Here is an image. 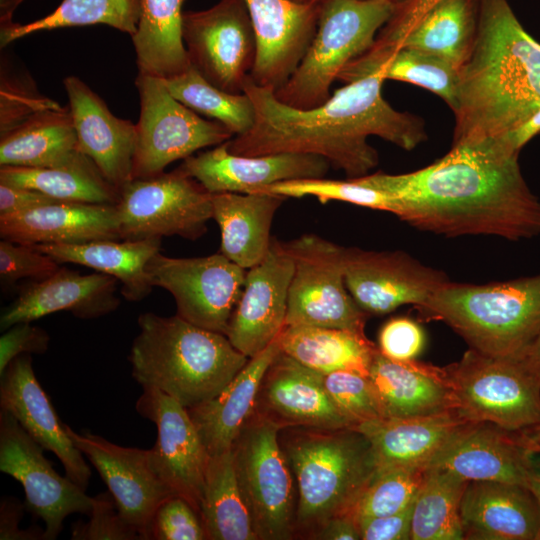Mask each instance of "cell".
I'll list each match as a JSON object with an SVG mask.
<instances>
[{
  "label": "cell",
  "mask_w": 540,
  "mask_h": 540,
  "mask_svg": "<svg viewBox=\"0 0 540 540\" xmlns=\"http://www.w3.org/2000/svg\"><path fill=\"white\" fill-rule=\"evenodd\" d=\"M518 156L497 139L465 141L419 170L354 179L391 194L395 215L420 230L529 239L540 235V200L528 187Z\"/></svg>",
  "instance_id": "6da1fadb"
},
{
  "label": "cell",
  "mask_w": 540,
  "mask_h": 540,
  "mask_svg": "<svg viewBox=\"0 0 540 540\" xmlns=\"http://www.w3.org/2000/svg\"><path fill=\"white\" fill-rule=\"evenodd\" d=\"M384 68L345 83L321 105L297 109L279 101L274 90L248 76L243 92L255 106V123L227 141L235 155L306 153L327 159L348 179L368 175L378 165L370 136L410 151L427 139L420 117L394 109L382 96Z\"/></svg>",
  "instance_id": "7a4b0ae2"
},
{
  "label": "cell",
  "mask_w": 540,
  "mask_h": 540,
  "mask_svg": "<svg viewBox=\"0 0 540 540\" xmlns=\"http://www.w3.org/2000/svg\"><path fill=\"white\" fill-rule=\"evenodd\" d=\"M540 111V43L506 0H482L474 44L459 69L453 143L501 140Z\"/></svg>",
  "instance_id": "3957f363"
},
{
  "label": "cell",
  "mask_w": 540,
  "mask_h": 540,
  "mask_svg": "<svg viewBox=\"0 0 540 540\" xmlns=\"http://www.w3.org/2000/svg\"><path fill=\"white\" fill-rule=\"evenodd\" d=\"M128 360L133 378L159 389L189 409L216 396L247 364L224 334L196 326L179 315L146 312Z\"/></svg>",
  "instance_id": "277c9868"
},
{
  "label": "cell",
  "mask_w": 540,
  "mask_h": 540,
  "mask_svg": "<svg viewBox=\"0 0 540 540\" xmlns=\"http://www.w3.org/2000/svg\"><path fill=\"white\" fill-rule=\"evenodd\" d=\"M482 354L522 359L540 335V273L488 284L448 280L416 307Z\"/></svg>",
  "instance_id": "5b68a950"
},
{
  "label": "cell",
  "mask_w": 540,
  "mask_h": 540,
  "mask_svg": "<svg viewBox=\"0 0 540 540\" xmlns=\"http://www.w3.org/2000/svg\"><path fill=\"white\" fill-rule=\"evenodd\" d=\"M286 456L298 486L295 524L304 527L350 513L377 470L369 440L354 428L297 434Z\"/></svg>",
  "instance_id": "8992f818"
},
{
  "label": "cell",
  "mask_w": 540,
  "mask_h": 540,
  "mask_svg": "<svg viewBox=\"0 0 540 540\" xmlns=\"http://www.w3.org/2000/svg\"><path fill=\"white\" fill-rule=\"evenodd\" d=\"M395 10L393 0H321L315 35L297 69L274 91L276 98L297 109L324 103L332 83L372 47Z\"/></svg>",
  "instance_id": "52a82bcc"
},
{
  "label": "cell",
  "mask_w": 540,
  "mask_h": 540,
  "mask_svg": "<svg viewBox=\"0 0 540 540\" xmlns=\"http://www.w3.org/2000/svg\"><path fill=\"white\" fill-rule=\"evenodd\" d=\"M445 368L455 410L466 420L511 431L540 424V378L521 359L492 357L470 348Z\"/></svg>",
  "instance_id": "ba28073f"
},
{
  "label": "cell",
  "mask_w": 540,
  "mask_h": 540,
  "mask_svg": "<svg viewBox=\"0 0 540 540\" xmlns=\"http://www.w3.org/2000/svg\"><path fill=\"white\" fill-rule=\"evenodd\" d=\"M282 424L259 415L233 444L235 473L258 539L287 540L296 520L290 464L278 442Z\"/></svg>",
  "instance_id": "9c48e42d"
},
{
  "label": "cell",
  "mask_w": 540,
  "mask_h": 540,
  "mask_svg": "<svg viewBox=\"0 0 540 540\" xmlns=\"http://www.w3.org/2000/svg\"><path fill=\"white\" fill-rule=\"evenodd\" d=\"M135 85L140 115L136 123L133 179L158 175L170 163L233 137L221 123L200 117L178 101L164 79L138 73Z\"/></svg>",
  "instance_id": "30bf717a"
},
{
  "label": "cell",
  "mask_w": 540,
  "mask_h": 540,
  "mask_svg": "<svg viewBox=\"0 0 540 540\" xmlns=\"http://www.w3.org/2000/svg\"><path fill=\"white\" fill-rule=\"evenodd\" d=\"M285 246L294 260L285 326H317L365 333L368 314L349 293L344 247L305 234Z\"/></svg>",
  "instance_id": "8fae6325"
},
{
  "label": "cell",
  "mask_w": 540,
  "mask_h": 540,
  "mask_svg": "<svg viewBox=\"0 0 540 540\" xmlns=\"http://www.w3.org/2000/svg\"><path fill=\"white\" fill-rule=\"evenodd\" d=\"M122 240L177 235L197 240L213 218L212 193L181 168L133 179L116 204Z\"/></svg>",
  "instance_id": "7c38bea8"
},
{
  "label": "cell",
  "mask_w": 540,
  "mask_h": 540,
  "mask_svg": "<svg viewBox=\"0 0 540 540\" xmlns=\"http://www.w3.org/2000/svg\"><path fill=\"white\" fill-rule=\"evenodd\" d=\"M181 32L192 67L221 90L243 93L257 53L244 0H220L205 10L184 11Z\"/></svg>",
  "instance_id": "4fadbf2b"
},
{
  "label": "cell",
  "mask_w": 540,
  "mask_h": 540,
  "mask_svg": "<svg viewBox=\"0 0 540 540\" xmlns=\"http://www.w3.org/2000/svg\"><path fill=\"white\" fill-rule=\"evenodd\" d=\"M151 284L173 296L177 315L226 335L241 296L247 270L221 252L204 257L175 258L158 252L147 265Z\"/></svg>",
  "instance_id": "5bb4252c"
},
{
  "label": "cell",
  "mask_w": 540,
  "mask_h": 540,
  "mask_svg": "<svg viewBox=\"0 0 540 540\" xmlns=\"http://www.w3.org/2000/svg\"><path fill=\"white\" fill-rule=\"evenodd\" d=\"M43 450L11 413L0 408V470L22 484L26 508L45 523L44 539L54 540L67 516L90 514L94 497L59 475Z\"/></svg>",
  "instance_id": "9a60e30c"
},
{
  "label": "cell",
  "mask_w": 540,
  "mask_h": 540,
  "mask_svg": "<svg viewBox=\"0 0 540 540\" xmlns=\"http://www.w3.org/2000/svg\"><path fill=\"white\" fill-rule=\"evenodd\" d=\"M75 446L98 471L121 517L141 540H151L158 507L177 496L154 471L150 449L123 447L89 432L77 433L65 424Z\"/></svg>",
  "instance_id": "2e32d148"
},
{
  "label": "cell",
  "mask_w": 540,
  "mask_h": 540,
  "mask_svg": "<svg viewBox=\"0 0 540 540\" xmlns=\"http://www.w3.org/2000/svg\"><path fill=\"white\" fill-rule=\"evenodd\" d=\"M136 410L157 427L150 449L154 471L200 514L210 454L187 408L159 389L145 387Z\"/></svg>",
  "instance_id": "e0dca14e"
},
{
  "label": "cell",
  "mask_w": 540,
  "mask_h": 540,
  "mask_svg": "<svg viewBox=\"0 0 540 540\" xmlns=\"http://www.w3.org/2000/svg\"><path fill=\"white\" fill-rule=\"evenodd\" d=\"M346 287L367 314L383 315L396 308L423 304L449 279L402 251H368L344 247Z\"/></svg>",
  "instance_id": "ac0fdd59"
},
{
  "label": "cell",
  "mask_w": 540,
  "mask_h": 540,
  "mask_svg": "<svg viewBox=\"0 0 540 540\" xmlns=\"http://www.w3.org/2000/svg\"><path fill=\"white\" fill-rule=\"evenodd\" d=\"M540 453L523 431L490 422H468L441 449L427 469L450 471L468 481H496L527 487Z\"/></svg>",
  "instance_id": "d6986e66"
},
{
  "label": "cell",
  "mask_w": 540,
  "mask_h": 540,
  "mask_svg": "<svg viewBox=\"0 0 540 540\" xmlns=\"http://www.w3.org/2000/svg\"><path fill=\"white\" fill-rule=\"evenodd\" d=\"M293 273L294 260L285 243L276 238L266 257L247 269L226 336L249 359L268 347L285 327Z\"/></svg>",
  "instance_id": "ffe728a7"
},
{
  "label": "cell",
  "mask_w": 540,
  "mask_h": 540,
  "mask_svg": "<svg viewBox=\"0 0 540 540\" xmlns=\"http://www.w3.org/2000/svg\"><path fill=\"white\" fill-rule=\"evenodd\" d=\"M256 35L257 53L250 79L274 91L297 69L317 29L319 3L244 0Z\"/></svg>",
  "instance_id": "44dd1931"
},
{
  "label": "cell",
  "mask_w": 540,
  "mask_h": 540,
  "mask_svg": "<svg viewBox=\"0 0 540 540\" xmlns=\"http://www.w3.org/2000/svg\"><path fill=\"white\" fill-rule=\"evenodd\" d=\"M330 166L327 159L306 153L235 155L226 141L184 159L179 168L210 193H256L278 182L324 178Z\"/></svg>",
  "instance_id": "7402d4cb"
},
{
  "label": "cell",
  "mask_w": 540,
  "mask_h": 540,
  "mask_svg": "<svg viewBox=\"0 0 540 540\" xmlns=\"http://www.w3.org/2000/svg\"><path fill=\"white\" fill-rule=\"evenodd\" d=\"M77 138V149L89 157L119 193L133 180L136 124L115 116L77 76L63 81Z\"/></svg>",
  "instance_id": "603a6c76"
},
{
  "label": "cell",
  "mask_w": 540,
  "mask_h": 540,
  "mask_svg": "<svg viewBox=\"0 0 540 540\" xmlns=\"http://www.w3.org/2000/svg\"><path fill=\"white\" fill-rule=\"evenodd\" d=\"M0 407L11 413L44 450L53 452L66 476L86 490L91 470L38 382L31 354L16 357L0 376Z\"/></svg>",
  "instance_id": "cb8c5ba5"
},
{
  "label": "cell",
  "mask_w": 540,
  "mask_h": 540,
  "mask_svg": "<svg viewBox=\"0 0 540 540\" xmlns=\"http://www.w3.org/2000/svg\"><path fill=\"white\" fill-rule=\"evenodd\" d=\"M119 283L104 273L82 275L60 267L51 276L34 281L21 291L3 310L1 329L60 311L70 312L79 319L100 318L119 307L120 299L116 295Z\"/></svg>",
  "instance_id": "d4e9b609"
},
{
  "label": "cell",
  "mask_w": 540,
  "mask_h": 540,
  "mask_svg": "<svg viewBox=\"0 0 540 540\" xmlns=\"http://www.w3.org/2000/svg\"><path fill=\"white\" fill-rule=\"evenodd\" d=\"M0 236L26 245L122 240L116 204L67 201L0 216Z\"/></svg>",
  "instance_id": "484cf974"
},
{
  "label": "cell",
  "mask_w": 540,
  "mask_h": 540,
  "mask_svg": "<svg viewBox=\"0 0 540 540\" xmlns=\"http://www.w3.org/2000/svg\"><path fill=\"white\" fill-rule=\"evenodd\" d=\"M369 380L384 418L423 417L455 410L445 367L390 359L377 350Z\"/></svg>",
  "instance_id": "4316f807"
},
{
  "label": "cell",
  "mask_w": 540,
  "mask_h": 540,
  "mask_svg": "<svg viewBox=\"0 0 540 540\" xmlns=\"http://www.w3.org/2000/svg\"><path fill=\"white\" fill-rule=\"evenodd\" d=\"M460 515L464 539L540 540V507L522 485L470 481Z\"/></svg>",
  "instance_id": "83f0119b"
},
{
  "label": "cell",
  "mask_w": 540,
  "mask_h": 540,
  "mask_svg": "<svg viewBox=\"0 0 540 540\" xmlns=\"http://www.w3.org/2000/svg\"><path fill=\"white\" fill-rule=\"evenodd\" d=\"M260 391L269 410L278 416L280 423L316 430L353 428L328 395L323 374L282 351L267 369Z\"/></svg>",
  "instance_id": "f1b7e54d"
},
{
  "label": "cell",
  "mask_w": 540,
  "mask_h": 540,
  "mask_svg": "<svg viewBox=\"0 0 540 540\" xmlns=\"http://www.w3.org/2000/svg\"><path fill=\"white\" fill-rule=\"evenodd\" d=\"M468 421L456 411L410 418H380L357 425L370 442L377 470L424 468ZM376 470V471H377Z\"/></svg>",
  "instance_id": "f546056e"
},
{
  "label": "cell",
  "mask_w": 540,
  "mask_h": 540,
  "mask_svg": "<svg viewBox=\"0 0 540 540\" xmlns=\"http://www.w3.org/2000/svg\"><path fill=\"white\" fill-rule=\"evenodd\" d=\"M280 352L277 337L216 396L187 409L210 456L232 449L253 415L264 375Z\"/></svg>",
  "instance_id": "4dcf8cb0"
},
{
  "label": "cell",
  "mask_w": 540,
  "mask_h": 540,
  "mask_svg": "<svg viewBox=\"0 0 540 540\" xmlns=\"http://www.w3.org/2000/svg\"><path fill=\"white\" fill-rule=\"evenodd\" d=\"M286 199L267 192L212 193L213 219L221 233L220 252L246 270L260 263L271 245L274 215Z\"/></svg>",
  "instance_id": "1f68e13d"
},
{
  "label": "cell",
  "mask_w": 540,
  "mask_h": 540,
  "mask_svg": "<svg viewBox=\"0 0 540 540\" xmlns=\"http://www.w3.org/2000/svg\"><path fill=\"white\" fill-rule=\"evenodd\" d=\"M57 263L86 266L116 278L121 294L131 302L147 297L153 288L147 272L151 258L160 252L161 239L96 240L78 244L33 245Z\"/></svg>",
  "instance_id": "d6a6232c"
},
{
  "label": "cell",
  "mask_w": 540,
  "mask_h": 540,
  "mask_svg": "<svg viewBox=\"0 0 540 540\" xmlns=\"http://www.w3.org/2000/svg\"><path fill=\"white\" fill-rule=\"evenodd\" d=\"M83 156L69 107L41 111L0 136L1 166L55 168Z\"/></svg>",
  "instance_id": "836d02e7"
},
{
  "label": "cell",
  "mask_w": 540,
  "mask_h": 540,
  "mask_svg": "<svg viewBox=\"0 0 540 540\" xmlns=\"http://www.w3.org/2000/svg\"><path fill=\"white\" fill-rule=\"evenodd\" d=\"M281 351L321 374L353 371L368 376L377 346L365 333L317 326H285Z\"/></svg>",
  "instance_id": "e575fe53"
},
{
  "label": "cell",
  "mask_w": 540,
  "mask_h": 540,
  "mask_svg": "<svg viewBox=\"0 0 540 540\" xmlns=\"http://www.w3.org/2000/svg\"><path fill=\"white\" fill-rule=\"evenodd\" d=\"M186 0H141V16L131 37L139 73L169 79L191 65L182 39Z\"/></svg>",
  "instance_id": "d590c367"
},
{
  "label": "cell",
  "mask_w": 540,
  "mask_h": 540,
  "mask_svg": "<svg viewBox=\"0 0 540 540\" xmlns=\"http://www.w3.org/2000/svg\"><path fill=\"white\" fill-rule=\"evenodd\" d=\"M477 23L473 0H442L408 30L394 50L417 49L460 69L474 44Z\"/></svg>",
  "instance_id": "8d00e7d4"
},
{
  "label": "cell",
  "mask_w": 540,
  "mask_h": 540,
  "mask_svg": "<svg viewBox=\"0 0 540 540\" xmlns=\"http://www.w3.org/2000/svg\"><path fill=\"white\" fill-rule=\"evenodd\" d=\"M201 519L212 540H258L235 473L232 449L210 456Z\"/></svg>",
  "instance_id": "74e56055"
},
{
  "label": "cell",
  "mask_w": 540,
  "mask_h": 540,
  "mask_svg": "<svg viewBox=\"0 0 540 540\" xmlns=\"http://www.w3.org/2000/svg\"><path fill=\"white\" fill-rule=\"evenodd\" d=\"M0 183L34 189L67 202L115 205L120 198L119 191L86 155L55 168L1 166Z\"/></svg>",
  "instance_id": "f35d334b"
},
{
  "label": "cell",
  "mask_w": 540,
  "mask_h": 540,
  "mask_svg": "<svg viewBox=\"0 0 540 540\" xmlns=\"http://www.w3.org/2000/svg\"><path fill=\"white\" fill-rule=\"evenodd\" d=\"M469 482L450 471L426 469L414 500L410 539H464L460 507Z\"/></svg>",
  "instance_id": "ab89813d"
},
{
  "label": "cell",
  "mask_w": 540,
  "mask_h": 540,
  "mask_svg": "<svg viewBox=\"0 0 540 540\" xmlns=\"http://www.w3.org/2000/svg\"><path fill=\"white\" fill-rule=\"evenodd\" d=\"M141 16V0H62L47 16L28 24L16 23L0 36L1 48L39 31L105 24L131 37Z\"/></svg>",
  "instance_id": "60d3db41"
},
{
  "label": "cell",
  "mask_w": 540,
  "mask_h": 540,
  "mask_svg": "<svg viewBox=\"0 0 540 540\" xmlns=\"http://www.w3.org/2000/svg\"><path fill=\"white\" fill-rule=\"evenodd\" d=\"M170 93L182 104L224 125L233 135L247 133L255 123V106L245 92L229 93L208 82L194 67L164 79Z\"/></svg>",
  "instance_id": "b9f144b4"
},
{
  "label": "cell",
  "mask_w": 540,
  "mask_h": 540,
  "mask_svg": "<svg viewBox=\"0 0 540 540\" xmlns=\"http://www.w3.org/2000/svg\"><path fill=\"white\" fill-rule=\"evenodd\" d=\"M382 66L386 80L423 87L442 98L452 111L456 108L459 69L448 61L417 49L399 47Z\"/></svg>",
  "instance_id": "7bdbcfd3"
},
{
  "label": "cell",
  "mask_w": 540,
  "mask_h": 540,
  "mask_svg": "<svg viewBox=\"0 0 540 540\" xmlns=\"http://www.w3.org/2000/svg\"><path fill=\"white\" fill-rule=\"evenodd\" d=\"M425 475L424 468L377 470L350 513L357 521L404 510L414 502Z\"/></svg>",
  "instance_id": "ee69618b"
},
{
  "label": "cell",
  "mask_w": 540,
  "mask_h": 540,
  "mask_svg": "<svg viewBox=\"0 0 540 540\" xmlns=\"http://www.w3.org/2000/svg\"><path fill=\"white\" fill-rule=\"evenodd\" d=\"M258 192L278 194L286 198L313 196L321 203L341 201L375 210L397 212L395 198L385 191L361 184L355 179H297L278 182Z\"/></svg>",
  "instance_id": "f6af8a7d"
},
{
  "label": "cell",
  "mask_w": 540,
  "mask_h": 540,
  "mask_svg": "<svg viewBox=\"0 0 540 540\" xmlns=\"http://www.w3.org/2000/svg\"><path fill=\"white\" fill-rule=\"evenodd\" d=\"M59 107L39 92L27 71L16 68L6 56L1 57L0 136L41 111Z\"/></svg>",
  "instance_id": "bcb514c9"
},
{
  "label": "cell",
  "mask_w": 540,
  "mask_h": 540,
  "mask_svg": "<svg viewBox=\"0 0 540 540\" xmlns=\"http://www.w3.org/2000/svg\"><path fill=\"white\" fill-rule=\"evenodd\" d=\"M324 387L353 428L384 418L369 377L353 371H335L323 375Z\"/></svg>",
  "instance_id": "7dc6e473"
},
{
  "label": "cell",
  "mask_w": 540,
  "mask_h": 540,
  "mask_svg": "<svg viewBox=\"0 0 540 540\" xmlns=\"http://www.w3.org/2000/svg\"><path fill=\"white\" fill-rule=\"evenodd\" d=\"M154 540L207 539L203 521L197 510L183 497L172 496L157 509L151 527Z\"/></svg>",
  "instance_id": "c3c4849f"
},
{
  "label": "cell",
  "mask_w": 540,
  "mask_h": 540,
  "mask_svg": "<svg viewBox=\"0 0 540 540\" xmlns=\"http://www.w3.org/2000/svg\"><path fill=\"white\" fill-rule=\"evenodd\" d=\"M88 522L71 527L72 540H141L139 534L121 517L110 492L94 497Z\"/></svg>",
  "instance_id": "681fc988"
},
{
  "label": "cell",
  "mask_w": 540,
  "mask_h": 540,
  "mask_svg": "<svg viewBox=\"0 0 540 540\" xmlns=\"http://www.w3.org/2000/svg\"><path fill=\"white\" fill-rule=\"evenodd\" d=\"M50 256L33 245L2 239L0 241V278L2 285H11L23 278L43 280L59 268Z\"/></svg>",
  "instance_id": "f907efd6"
},
{
  "label": "cell",
  "mask_w": 540,
  "mask_h": 540,
  "mask_svg": "<svg viewBox=\"0 0 540 540\" xmlns=\"http://www.w3.org/2000/svg\"><path fill=\"white\" fill-rule=\"evenodd\" d=\"M425 334L421 326L407 317L388 320L378 335V350L394 360H412L421 353Z\"/></svg>",
  "instance_id": "816d5d0a"
},
{
  "label": "cell",
  "mask_w": 540,
  "mask_h": 540,
  "mask_svg": "<svg viewBox=\"0 0 540 540\" xmlns=\"http://www.w3.org/2000/svg\"><path fill=\"white\" fill-rule=\"evenodd\" d=\"M442 0H405L396 3V10L385 24L368 54L376 59H385L408 30L435 4Z\"/></svg>",
  "instance_id": "f5cc1de1"
},
{
  "label": "cell",
  "mask_w": 540,
  "mask_h": 540,
  "mask_svg": "<svg viewBox=\"0 0 540 540\" xmlns=\"http://www.w3.org/2000/svg\"><path fill=\"white\" fill-rule=\"evenodd\" d=\"M49 341L48 333L31 322H20L6 329L0 337V376L16 357L45 353Z\"/></svg>",
  "instance_id": "db71d44e"
},
{
  "label": "cell",
  "mask_w": 540,
  "mask_h": 540,
  "mask_svg": "<svg viewBox=\"0 0 540 540\" xmlns=\"http://www.w3.org/2000/svg\"><path fill=\"white\" fill-rule=\"evenodd\" d=\"M414 502L404 510L357 520L362 540H409Z\"/></svg>",
  "instance_id": "11a10c76"
},
{
  "label": "cell",
  "mask_w": 540,
  "mask_h": 540,
  "mask_svg": "<svg viewBox=\"0 0 540 540\" xmlns=\"http://www.w3.org/2000/svg\"><path fill=\"white\" fill-rule=\"evenodd\" d=\"M61 200L40 191L0 183V216L30 210Z\"/></svg>",
  "instance_id": "9f6ffc18"
},
{
  "label": "cell",
  "mask_w": 540,
  "mask_h": 540,
  "mask_svg": "<svg viewBox=\"0 0 540 540\" xmlns=\"http://www.w3.org/2000/svg\"><path fill=\"white\" fill-rule=\"evenodd\" d=\"M23 515V505L14 497H4L0 504L1 540L44 539V530H21L19 523Z\"/></svg>",
  "instance_id": "6f0895ef"
},
{
  "label": "cell",
  "mask_w": 540,
  "mask_h": 540,
  "mask_svg": "<svg viewBox=\"0 0 540 540\" xmlns=\"http://www.w3.org/2000/svg\"><path fill=\"white\" fill-rule=\"evenodd\" d=\"M316 539L358 540L361 539L358 523L351 513L333 516L318 527Z\"/></svg>",
  "instance_id": "680465c9"
},
{
  "label": "cell",
  "mask_w": 540,
  "mask_h": 540,
  "mask_svg": "<svg viewBox=\"0 0 540 540\" xmlns=\"http://www.w3.org/2000/svg\"><path fill=\"white\" fill-rule=\"evenodd\" d=\"M540 132V111L519 128L508 134L501 141L513 152L519 153L521 148Z\"/></svg>",
  "instance_id": "91938a15"
},
{
  "label": "cell",
  "mask_w": 540,
  "mask_h": 540,
  "mask_svg": "<svg viewBox=\"0 0 540 540\" xmlns=\"http://www.w3.org/2000/svg\"><path fill=\"white\" fill-rule=\"evenodd\" d=\"M22 1L0 0V36L7 33L16 24L12 21V17Z\"/></svg>",
  "instance_id": "94428289"
},
{
  "label": "cell",
  "mask_w": 540,
  "mask_h": 540,
  "mask_svg": "<svg viewBox=\"0 0 540 540\" xmlns=\"http://www.w3.org/2000/svg\"><path fill=\"white\" fill-rule=\"evenodd\" d=\"M526 368L540 378V335L521 359Z\"/></svg>",
  "instance_id": "6125c7cd"
},
{
  "label": "cell",
  "mask_w": 540,
  "mask_h": 540,
  "mask_svg": "<svg viewBox=\"0 0 540 540\" xmlns=\"http://www.w3.org/2000/svg\"><path fill=\"white\" fill-rule=\"evenodd\" d=\"M527 488L530 490L540 507V471L537 469L530 476Z\"/></svg>",
  "instance_id": "be15d7a7"
},
{
  "label": "cell",
  "mask_w": 540,
  "mask_h": 540,
  "mask_svg": "<svg viewBox=\"0 0 540 540\" xmlns=\"http://www.w3.org/2000/svg\"><path fill=\"white\" fill-rule=\"evenodd\" d=\"M530 440L540 445V424L535 425L523 431Z\"/></svg>",
  "instance_id": "e7e4bbea"
},
{
  "label": "cell",
  "mask_w": 540,
  "mask_h": 540,
  "mask_svg": "<svg viewBox=\"0 0 540 540\" xmlns=\"http://www.w3.org/2000/svg\"><path fill=\"white\" fill-rule=\"evenodd\" d=\"M293 1L300 4H316V3H319L321 0H293Z\"/></svg>",
  "instance_id": "03108f58"
},
{
  "label": "cell",
  "mask_w": 540,
  "mask_h": 540,
  "mask_svg": "<svg viewBox=\"0 0 540 540\" xmlns=\"http://www.w3.org/2000/svg\"><path fill=\"white\" fill-rule=\"evenodd\" d=\"M393 1H394L395 3H401V2H403V1H405V0H393Z\"/></svg>",
  "instance_id": "003e7915"
}]
</instances>
